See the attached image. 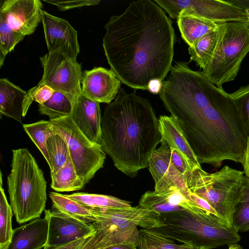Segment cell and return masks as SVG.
<instances>
[{
  "label": "cell",
  "instance_id": "obj_1",
  "mask_svg": "<svg viewBox=\"0 0 249 249\" xmlns=\"http://www.w3.org/2000/svg\"><path fill=\"white\" fill-rule=\"evenodd\" d=\"M200 164L242 163L249 135L236 104L189 62L176 61L159 93Z\"/></svg>",
  "mask_w": 249,
  "mask_h": 249
},
{
  "label": "cell",
  "instance_id": "obj_2",
  "mask_svg": "<svg viewBox=\"0 0 249 249\" xmlns=\"http://www.w3.org/2000/svg\"><path fill=\"white\" fill-rule=\"evenodd\" d=\"M103 46L107 62L121 82L147 90L162 81L172 67L176 41L171 19L151 0L131 2L105 26Z\"/></svg>",
  "mask_w": 249,
  "mask_h": 249
},
{
  "label": "cell",
  "instance_id": "obj_3",
  "mask_svg": "<svg viewBox=\"0 0 249 249\" xmlns=\"http://www.w3.org/2000/svg\"><path fill=\"white\" fill-rule=\"evenodd\" d=\"M103 151L115 166L135 177L148 167V160L161 142L159 121L150 102L121 88L114 101L107 104L101 118Z\"/></svg>",
  "mask_w": 249,
  "mask_h": 249
},
{
  "label": "cell",
  "instance_id": "obj_4",
  "mask_svg": "<svg viewBox=\"0 0 249 249\" xmlns=\"http://www.w3.org/2000/svg\"><path fill=\"white\" fill-rule=\"evenodd\" d=\"M11 170L7 177L10 206L17 222L39 218L47 201L43 172L27 148L12 150Z\"/></svg>",
  "mask_w": 249,
  "mask_h": 249
},
{
  "label": "cell",
  "instance_id": "obj_5",
  "mask_svg": "<svg viewBox=\"0 0 249 249\" xmlns=\"http://www.w3.org/2000/svg\"><path fill=\"white\" fill-rule=\"evenodd\" d=\"M162 223L156 229L166 236L199 249H211L237 244L241 237L230 223L205 214L184 210L160 213Z\"/></svg>",
  "mask_w": 249,
  "mask_h": 249
},
{
  "label": "cell",
  "instance_id": "obj_6",
  "mask_svg": "<svg viewBox=\"0 0 249 249\" xmlns=\"http://www.w3.org/2000/svg\"><path fill=\"white\" fill-rule=\"evenodd\" d=\"M185 179L191 192L204 199L231 224L232 214L247 179L243 171L225 165L217 172L209 173L198 167L188 172Z\"/></svg>",
  "mask_w": 249,
  "mask_h": 249
},
{
  "label": "cell",
  "instance_id": "obj_7",
  "mask_svg": "<svg viewBox=\"0 0 249 249\" xmlns=\"http://www.w3.org/2000/svg\"><path fill=\"white\" fill-rule=\"evenodd\" d=\"M249 53L248 22L225 23V29L209 63L202 71L220 88L237 76L241 64Z\"/></svg>",
  "mask_w": 249,
  "mask_h": 249
},
{
  "label": "cell",
  "instance_id": "obj_8",
  "mask_svg": "<svg viewBox=\"0 0 249 249\" xmlns=\"http://www.w3.org/2000/svg\"><path fill=\"white\" fill-rule=\"evenodd\" d=\"M51 122L53 129L67 142L77 174L86 184L103 167L106 153L100 144L92 142L80 131L71 116Z\"/></svg>",
  "mask_w": 249,
  "mask_h": 249
},
{
  "label": "cell",
  "instance_id": "obj_9",
  "mask_svg": "<svg viewBox=\"0 0 249 249\" xmlns=\"http://www.w3.org/2000/svg\"><path fill=\"white\" fill-rule=\"evenodd\" d=\"M154 2L174 19H177L179 16L188 15L217 24L248 22L245 10L229 0H155Z\"/></svg>",
  "mask_w": 249,
  "mask_h": 249
},
{
  "label": "cell",
  "instance_id": "obj_10",
  "mask_svg": "<svg viewBox=\"0 0 249 249\" xmlns=\"http://www.w3.org/2000/svg\"><path fill=\"white\" fill-rule=\"evenodd\" d=\"M43 73L37 85H47L68 96L73 102L81 94V64L60 52L40 57Z\"/></svg>",
  "mask_w": 249,
  "mask_h": 249
},
{
  "label": "cell",
  "instance_id": "obj_11",
  "mask_svg": "<svg viewBox=\"0 0 249 249\" xmlns=\"http://www.w3.org/2000/svg\"><path fill=\"white\" fill-rule=\"evenodd\" d=\"M170 152V146L162 140L160 146L149 158L148 167L155 181V191L160 193L177 189L190 200L185 177L171 162Z\"/></svg>",
  "mask_w": 249,
  "mask_h": 249
},
{
  "label": "cell",
  "instance_id": "obj_12",
  "mask_svg": "<svg viewBox=\"0 0 249 249\" xmlns=\"http://www.w3.org/2000/svg\"><path fill=\"white\" fill-rule=\"evenodd\" d=\"M49 218L48 240L46 246L65 244L94 234L93 223H87L52 207L45 210Z\"/></svg>",
  "mask_w": 249,
  "mask_h": 249
},
{
  "label": "cell",
  "instance_id": "obj_13",
  "mask_svg": "<svg viewBox=\"0 0 249 249\" xmlns=\"http://www.w3.org/2000/svg\"><path fill=\"white\" fill-rule=\"evenodd\" d=\"M48 53L59 51L73 59L80 52L77 31L66 19L41 11Z\"/></svg>",
  "mask_w": 249,
  "mask_h": 249
},
{
  "label": "cell",
  "instance_id": "obj_14",
  "mask_svg": "<svg viewBox=\"0 0 249 249\" xmlns=\"http://www.w3.org/2000/svg\"><path fill=\"white\" fill-rule=\"evenodd\" d=\"M40 0H5L1 3L0 18L23 36L32 34L41 20Z\"/></svg>",
  "mask_w": 249,
  "mask_h": 249
},
{
  "label": "cell",
  "instance_id": "obj_15",
  "mask_svg": "<svg viewBox=\"0 0 249 249\" xmlns=\"http://www.w3.org/2000/svg\"><path fill=\"white\" fill-rule=\"evenodd\" d=\"M121 84V81L111 70L94 67L82 72L81 94L99 103L108 104L116 97Z\"/></svg>",
  "mask_w": 249,
  "mask_h": 249
},
{
  "label": "cell",
  "instance_id": "obj_16",
  "mask_svg": "<svg viewBox=\"0 0 249 249\" xmlns=\"http://www.w3.org/2000/svg\"><path fill=\"white\" fill-rule=\"evenodd\" d=\"M71 117L80 131L91 142L101 141V111L99 103L81 94L72 103Z\"/></svg>",
  "mask_w": 249,
  "mask_h": 249
},
{
  "label": "cell",
  "instance_id": "obj_17",
  "mask_svg": "<svg viewBox=\"0 0 249 249\" xmlns=\"http://www.w3.org/2000/svg\"><path fill=\"white\" fill-rule=\"evenodd\" d=\"M88 208L97 218L120 219L143 229H157L162 225L159 218L160 213L140 206L121 208Z\"/></svg>",
  "mask_w": 249,
  "mask_h": 249
},
{
  "label": "cell",
  "instance_id": "obj_18",
  "mask_svg": "<svg viewBox=\"0 0 249 249\" xmlns=\"http://www.w3.org/2000/svg\"><path fill=\"white\" fill-rule=\"evenodd\" d=\"M49 218H38L14 229L11 242L6 249H41L48 237Z\"/></svg>",
  "mask_w": 249,
  "mask_h": 249
},
{
  "label": "cell",
  "instance_id": "obj_19",
  "mask_svg": "<svg viewBox=\"0 0 249 249\" xmlns=\"http://www.w3.org/2000/svg\"><path fill=\"white\" fill-rule=\"evenodd\" d=\"M162 140L178 149L187 159L192 170L201 167L197 158L185 138L178 124L172 116L162 115L159 119Z\"/></svg>",
  "mask_w": 249,
  "mask_h": 249
},
{
  "label": "cell",
  "instance_id": "obj_20",
  "mask_svg": "<svg viewBox=\"0 0 249 249\" xmlns=\"http://www.w3.org/2000/svg\"><path fill=\"white\" fill-rule=\"evenodd\" d=\"M27 92L7 78L0 79V114L21 123L23 107Z\"/></svg>",
  "mask_w": 249,
  "mask_h": 249
},
{
  "label": "cell",
  "instance_id": "obj_21",
  "mask_svg": "<svg viewBox=\"0 0 249 249\" xmlns=\"http://www.w3.org/2000/svg\"><path fill=\"white\" fill-rule=\"evenodd\" d=\"M225 23L219 24L188 48L190 61H195L203 71L213 57L224 34Z\"/></svg>",
  "mask_w": 249,
  "mask_h": 249
},
{
  "label": "cell",
  "instance_id": "obj_22",
  "mask_svg": "<svg viewBox=\"0 0 249 249\" xmlns=\"http://www.w3.org/2000/svg\"><path fill=\"white\" fill-rule=\"evenodd\" d=\"M177 24L184 41L192 46L200 38L216 28L219 24L188 15L179 16Z\"/></svg>",
  "mask_w": 249,
  "mask_h": 249
},
{
  "label": "cell",
  "instance_id": "obj_23",
  "mask_svg": "<svg viewBox=\"0 0 249 249\" xmlns=\"http://www.w3.org/2000/svg\"><path fill=\"white\" fill-rule=\"evenodd\" d=\"M51 188L57 192H70L82 189L85 183L77 174L70 156L65 164L55 173L51 174Z\"/></svg>",
  "mask_w": 249,
  "mask_h": 249
},
{
  "label": "cell",
  "instance_id": "obj_24",
  "mask_svg": "<svg viewBox=\"0 0 249 249\" xmlns=\"http://www.w3.org/2000/svg\"><path fill=\"white\" fill-rule=\"evenodd\" d=\"M49 196L53 207L87 223H93L98 221L88 208L70 198L67 195L51 192Z\"/></svg>",
  "mask_w": 249,
  "mask_h": 249
},
{
  "label": "cell",
  "instance_id": "obj_25",
  "mask_svg": "<svg viewBox=\"0 0 249 249\" xmlns=\"http://www.w3.org/2000/svg\"><path fill=\"white\" fill-rule=\"evenodd\" d=\"M147 247L156 249H199L184 244H177L156 229H141L139 230L137 247L140 249Z\"/></svg>",
  "mask_w": 249,
  "mask_h": 249
},
{
  "label": "cell",
  "instance_id": "obj_26",
  "mask_svg": "<svg viewBox=\"0 0 249 249\" xmlns=\"http://www.w3.org/2000/svg\"><path fill=\"white\" fill-rule=\"evenodd\" d=\"M67 196L80 204L90 208H121L131 207L130 202L111 196L76 193L67 195Z\"/></svg>",
  "mask_w": 249,
  "mask_h": 249
},
{
  "label": "cell",
  "instance_id": "obj_27",
  "mask_svg": "<svg viewBox=\"0 0 249 249\" xmlns=\"http://www.w3.org/2000/svg\"><path fill=\"white\" fill-rule=\"evenodd\" d=\"M24 131L31 140L40 150L47 161L49 167L51 161L47 151L46 142L47 139L55 134L50 120H41L36 122L23 125Z\"/></svg>",
  "mask_w": 249,
  "mask_h": 249
},
{
  "label": "cell",
  "instance_id": "obj_28",
  "mask_svg": "<svg viewBox=\"0 0 249 249\" xmlns=\"http://www.w3.org/2000/svg\"><path fill=\"white\" fill-rule=\"evenodd\" d=\"M72 109V102L64 94L55 91L51 98L45 103L38 105V111L48 116L50 121L69 116Z\"/></svg>",
  "mask_w": 249,
  "mask_h": 249
},
{
  "label": "cell",
  "instance_id": "obj_29",
  "mask_svg": "<svg viewBox=\"0 0 249 249\" xmlns=\"http://www.w3.org/2000/svg\"><path fill=\"white\" fill-rule=\"evenodd\" d=\"M46 146L51 164V174H53L65 164L70 156L69 147L65 139L56 133L47 139Z\"/></svg>",
  "mask_w": 249,
  "mask_h": 249
},
{
  "label": "cell",
  "instance_id": "obj_30",
  "mask_svg": "<svg viewBox=\"0 0 249 249\" xmlns=\"http://www.w3.org/2000/svg\"><path fill=\"white\" fill-rule=\"evenodd\" d=\"M2 173L0 172V249H6L13 235V210L8 203L4 190L2 187Z\"/></svg>",
  "mask_w": 249,
  "mask_h": 249
},
{
  "label": "cell",
  "instance_id": "obj_31",
  "mask_svg": "<svg viewBox=\"0 0 249 249\" xmlns=\"http://www.w3.org/2000/svg\"><path fill=\"white\" fill-rule=\"evenodd\" d=\"M231 225L238 232L249 231V178H247L232 214Z\"/></svg>",
  "mask_w": 249,
  "mask_h": 249
},
{
  "label": "cell",
  "instance_id": "obj_32",
  "mask_svg": "<svg viewBox=\"0 0 249 249\" xmlns=\"http://www.w3.org/2000/svg\"><path fill=\"white\" fill-rule=\"evenodd\" d=\"M139 206L159 213L184 210L181 207L172 205L165 193H160L155 191L146 192L142 196Z\"/></svg>",
  "mask_w": 249,
  "mask_h": 249
},
{
  "label": "cell",
  "instance_id": "obj_33",
  "mask_svg": "<svg viewBox=\"0 0 249 249\" xmlns=\"http://www.w3.org/2000/svg\"><path fill=\"white\" fill-rule=\"evenodd\" d=\"M24 36L15 31L0 18V67L5 56L12 51L17 44L23 40Z\"/></svg>",
  "mask_w": 249,
  "mask_h": 249
},
{
  "label": "cell",
  "instance_id": "obj_34",
  "mask_svg": "<svg viewBox=\"0 0 249 249\" xmlns=\"http://www.w3.org/2000/svg\"><path fill=\"white\" fill-rule=\"evenodd\" d=\"M55 91L47 85H36L30 89L25 97L23 107V116L26 114L32 102L35 101L38 105L42 104L49 100Z\"/></svg>",
  "mask_w": 249,
  "mask_h": 249
},
{
  "label": "cell",
  "instance_id": "obj_35",
  "mask_svg": "<svg viewBox=\"0 0 249 249\" xmlns=\"http://www.w3.org/2000/svg\"><path fill=\"white\" fill-rule=\"evenodd\" d=\"M239 108L249 134V85L230 94Z\"/></svg>",
  "mask_w": 249,
  "mask_h": 249
},
{
  "label": "cell",
  "instance_id": "obj_36",
  "mask_svg": "<svg viewBox=\"0 0 249 249\" xmlns=\"http://www.w3.org/2000/svg\"><path fill=\"white\" fill-rule=\"evenodd\" d=\"M43 0L49 4L56 5L60 11H65L85 6L98 5L100 2V0Z\"/></svg>",
  "mask_w": 249,
  "mask_h": 249
},
{
  "label": "cell",
  "instance_id": "obj_37",
  "mask_svg": "<svg viewBox=\"0 0 249 249\" xmlns=\"http://www.w3.org/2000/svg\"><path fill=\"white\" fill-rule=\"evenodd\" d=\"M170 157L176 168L185 177L192 170L187 159L178 149L170 146Z\"/></svg>",
  "mask_w": 249,
  "mask_h": 249
},
{
  "label": "cell",
  "instance_id": "obj_38",
  "mask_svg": "<svg viewBox=\"0 0 249 249\" xmlns=\"http://www.w3.org/2000/svg\"><path fill=\"white\" fill-rule=\"evenodd\" d=\"M189 197H190V200L192 202L194 203L196 205H197L198 207L200 208L201 209L205 211L208 214L226 221L224 219H223L217 213V212L215 211V210L214 209H213L211 206V205L203 198L200 197L198 196L191 192L190 191V194H189ZM226 222H227V221H226Z\"/></svg>",
  "mask_w": 249,
  "mask_h": 249
},
{
  "label": "cell",
  "instance_id": "obj_39",
  "mask_svg": "<svg viewBox=\"0 0 249 249\" xmlns=\"http://www.w3.org/2000/svg\"><path fill=\"white\" fill-rule=\"evenodd\" d=\"M92 235L60 246H45L44 249H78Z\"/></svg>",
  "mask_w": 249,
  "mask_h": 249
},
{
  "label": "cell",
  "instance_id": "obj_40",
  "mask_svg": "<svg viewBox=\"0 0 249 249\" xmlns=\"http://www.w3.org/2000/svg\"><path fill=\"white\" fill-rule=\"evenodd\" d=\"M241 164L244 169L243 172L245 176L249 178V135L248 137L244 157Z\"/></svg>",
  "mask_w": 249,
  "mask_h": 249
},
{
  "label": "cell",
  "instance_id": "obj_41",
  "mask_svg": "<svg viewBox=\"0 0 249 249\" xmlns=\"http://www.w3.org/2000/svg\"><path fill=\"white\" fill-rule=\"evenodd\" d=\"M162 82L159 80H151L148 84L147 90L153 94L160 93L162 89Z\"/></svg>",
  "mask_w": 249,
  "mask_h": 249
},
{
  "label": "cell",
  "instance_id": "obj_42",
  "mask_svg": "<svg viewBox=\"0 0 249 249\" xmlns=\"http://www.w3.org/2000/svg\"><path fill=\"white\" fill-rule=\"evenodd\" d=\"M137 245L135 244H125L106 247L100 249H137Z\"/></svg>",
  "mask_w": 249,
  "mask_h": 249
},
{
  "label": "cell",
  "instance_id": "obj_43",
  "mask_svg": "<svg viewBox=\"0 0 249 249\" xmlns=\"http://www.w3.org/2000/svg\"><path fill=\"white\" fill-rule=\"evenodd\" d=\"M235 5L241 7L244 10L249 9V0H229Z\"/></svg>",
  "mask_w": 249,
  "mask_h": 249
},
{
  "label": "cell",
  "instance_id": "obj_44",
  "mask_svg": "<svg viewBox=\"0 0 249 249\" xmlns=\"http://www.w3.org/2000/svg\"><path fill=\"white\" fill-rule=\"evenodd\" d=\"M234 249H243V248L239 245L235 244L234 245Z\"/></svg>",
  "mask_w": 249,
  "mask_h": 249
},
{
  "label": "cell",
  "instance_id": "obj_45",
  "mask_svg": "<svg viewBox=\"0 0 249 249\" xmlns=\"http://www.w3.org/2000/svg\"><path fill=\"white\" fill-rule=\"evenodd\" d=\"M245 11L247 15L248 23L249 24V9H246L245 10Z\"/></svg>",
  "mask_w": 249,
  "mask_h": 249
},
{
  "label": "cell",
  "instance_id": "obj_46",
  "mask_svg": "<svg viewBox=\"0 0 249 249\" xmlns=\"http://www.w3.org/2000/svg\"><path fill=\"white\" fill-rule=\"evenodd\" d=\"M140 249H156L153 247H147L143 248Z\"/></svg>",
  "mask_w": 249,
  "mask_h": 249
},
{
  "label": "cell",
  "instance_id": "obj_47",
  "mask_svg": "<svg viewBox=\"0 0 249 249\" xmlns=\"http://www.w3.org/2000/svg\"><path fill=\"white\" fill-rule=\"evenodd\" d=\"M234 245H229L227 249H234Z\"/></svg>",
  "mask_w": 249,
  "mask_h": 249
}]
</instances>
